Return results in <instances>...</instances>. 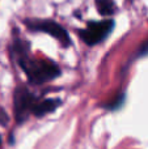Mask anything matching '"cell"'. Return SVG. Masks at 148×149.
Wrapping results in <instances>:
<instances>
[{
    "label": "cell",
    "instance_id": "obj_1",
    "mask_svg": "<svg viewBox=\"0 0 148 149\" xmlns=\"http://www.w3.org/2000/svg\"><path fill=\"white\" fill-rule=\"evenodd\" d=\"M13 52L17 58L21 70L28 77L29 84L31 85H42L45 82L52 81L62 73L60 68L54 62L29 58L28 47L24 46L22 41H18L13 45Z\"/></svg>",
    "mask_w": 148,
    "mask_h": 149
},
{
    "label": "cell",
    "instance_id": "obj_2",
    "mask_svg": "<svg viewBox=\"0 0 148 149\" xmlns=\"http://www.w3.org/2000/svg\"><path fill=\"white\" fill-rule=\"evenodd\" d=\"M37 95L31 93L25 85H20L13 92V114L18 124L24 123L33 115V109L36 106Z\"/></svg>",
    "mask_w": 148,
    "mask_h": 149
},
{
    "label": "cell",
    "instance_id": "obj_3",
    "mask_svg": "<svg viewBox=\"0 0 148 149\" xmlns=\"http://www.w3.org/2000/svg\"><path fill=\"white\" fill-rule=\"evenodd\" d=\"M114 28V21L113 20H104L100 22L91 21L88 22L85 29L79 31L81 41L87 43L88 46H94V45L101 43L102 41L108 38Z\"/></svg>",
    "mask_w": 148,
    "mask_h": 149
},
{
    "label": "cell",
    "instance_id": "obj_4",
    "mask_svg": "<svg viewBox=\"0 0 148 149\" xmlns=\"http://www.w3.org/2000/svg\"><path fill=\"white\" fill-rule=\"evenodd\" d=\"M28 29L31 31H42L49 36L54 37L57 41L60 42V45L64 47H68L71 45V39L67 30L63 26H60L58 22L51 20H26L25 21Z\"/></svg>",
    "mask_w": 148,
    "mask_h": 149
},
{
    "label": "cell",
    "instance_id": "obj_5",
    "mask_svg": "<svg viewBox=\"0 0 148 149\" xmlns=\"http://www.w3.org/2000/svg\"><path fill=\"white\" fill-rule=\"evenodd\" d=\"M60 98H45V100H38L33 109V116L36 118H42V116L51 114L62 105Z\"/></svg>",
    "mask_w": 148,
    "mask_h": 149
},
{
    "label": "cell",
    "instance_id": "obj_6",
    "mask_svg": "<svg viewBox=\"0 0 148 149\" xmlns=\"http://www.w3.org/2000/svg\"><path fill=\"white\" fill-rule=\"evenodd\" d=\"M125 102H126V94L125 93H118V94H115L113 98H110L108 102L102 103L101 107L106 109V110H109V111H115V110L122 109Z\"/></svg>",
    "mask_w": 148,
    "mask_h": 149
},
{
    "label": "cell",
    "instance_id": "obj_7",
    "mask_svg": "<svg viewBox=\"0 0 148 149\" xmlns=\"http://www.w3.org/2000/svg\"><path fill=\"white\" fill-rule=\"evenodd\" d=\"M96 7L102 16H112L115 12L114 0H96Z\"/></svg>",
    "mask_w": 148,
    "mask_h": 149
},
{
    "label": "cell",
    "instance_id": "obj_8",
    "mask_svg": "<svg viewBox=\"0 0 148 149\" xmlns=\"http://www.w3.org/2000/svg\"><path fill=\"white\" fill-rule=\"evenodd\" d=\"M9 123V115L7 114V111L0 106V126H7Z\"/></svg>",
    "mask_w": 148,
    "mask_h": 149
},
{
    "label": "cell",
    "instance_id": "obj_9",
    "mask_svg": "<svg viewBox=\"0 0 148 149\" xmlns=\"http://www.w3.org/2000/svg\"><path fill=\"white\" fill-rule=\"evenodd\" d=\"M146 55H148V41L146 43H143V46L138 51V56H146Z\"/></svg>",
    "mask_w": 148,
    "mask_h": 149
},
{
    "label": "cell",
    "instance_id": "obj_10",
    "mask_svg": "<svg viewBox=\"0 0 148 149\" xmlns=\"http://www.w3.org/2000/svg\"><path fill=\"white\" fill-rule=\"evenodd\" d=\"M0 145H1V137H0Z\"/></svg>",
    "mask_w": 148,
    "mask_h": 149
}]
</instances>
